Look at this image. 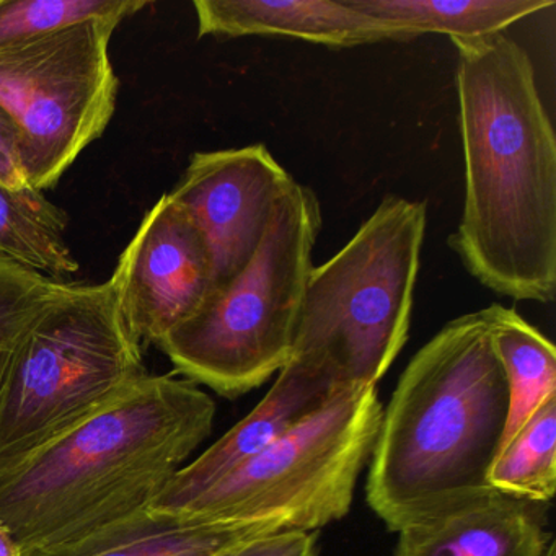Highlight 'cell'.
<instances>
[{
  "instance_id": "obj_1",
  "label": "cell",
  "mask_w": 556,
  "mask_h": 556,
  "mask_svg": "<svg viewBox=\"0 0 556 556\" xmlns=\"http://www.w3.org/2000/svg\"><path fill=\"white\" fill-rule=\"evenodd\" d=\"M452 43L465 203L448 243L484 288L546 304L556 291V139L535 70L504 34Z\"/></svg>"
},
{
  "instance_id": "obj_24",
  "label": "cell",
  "mask_w": 556,
  "mask_h": 556,
  "mask_svg": "<svg viewBox=\"0 0 556 556\" xmlns=\"http://www.w3.org/2000/svg\"><path fill=\"white\" fill-rule=\"evenodd\" d=\"M546 556H556V545L553 543L552 546H549L548 553H546Z\"/></svg>"
},
{
  "instance_id": "obj_12",
  "label": "cell",
  "mask_w": 556,
  "mask_h": 556,
  "mask_svg": "<svg viewBox=\"0 0 556 556\" xmlns=\"http://www.w3.org/2000/svg\"><path fill=\"white\" fill-rule=\"evenodd\" d=\"M553 543L543 504L490 488L406 523L393 556H546Z\"/></svg>"
},
{
  "instance_id": "obj_15",
  "label": "cell",
  "mask_w": 556,
  "mask_h": 556,
  "mask_svg": "<svg viewBox=\"0 0 556 556\" xmlns=\"http://www.w3.org/2000/svg\"><path fill=\"white\" fill-rule=\"evenodd\" d=\"M357 11L392 25L409 41L425 34L473 40L553 8V0H350Z\"/></svg>"
},
{
  "instance_id": "obj_13",
  "label": "cell",
  "mask_w": 556,
  "mask_h": 556,
  "mask_svg": "<svg viewBox=\"0 0 556 556\" xmlns=\"http://www.w3.org/2000/svg\"><path fill=\"white\" fill-rule=\"evenodd\" d=\"M198 37H286L331 48L409 41L350 0H197Z\"/></svg>"
},
{
  "instance_id": "obj_20",
  "label": "cell",
  "mask_w": 556,
  "mask_h": 556,
  "mask_svg": "<svg viewBox=\"0 0 556 556\" xmlns=\"http://www.w3.org/2000/svg\"><path fill=\"white\" fill-rule=\"evenodd\" d=\"M63 285L0 256V392L25 334Z\"/></svg>"
},
{
  "instance_id": "obj_6",
  "label": "cell",
  "mask_w": 556,
  "mask_h": 556,
  "mask_svg": "<svg viewBox=\"0 0 556 556\" xmlns=\"http://www.w3.org/2000/svg\"><path fill=\"white\" fill-rule=\"evenodd\" d=\"M426 204L383 198L353 239L312 269L292 356L328 361L351 390L372 389L408 340Z\"/></svg>"
},
{
  "instance_id": "obj_21",
  "label": "cell",
  "mask_w": 556,
  "mask_h": 556,
  "mask_svg": "<svg viewBox=\"0 0 556 556\" xmlns=\"http://www.w3.org/2000/svg\"><path fill=\"white\" fill-rule=\"evenodd\" d=\"M213 556H317V533L276 530L233 543Z\"/></svg>"
},
{
  "instance_id": "obj_2",
  "label": "cell",
  "mask_w": 556,
  "mask_h": 556,
  "mask_svg": "<svg viewBox=\"0 0 556 556\" xmlns=\"http://www.w3.org/2000/svg\"><path fill=\"white\" fill-rule=\"evenodd\" d=\"M214 418L216 403L197 383L146 374L0 478V523L25 556L141 513L210 438Z\"/></svg>"
},
{
  "instance_id": "obj_17",
  "label": "cell",
  "mask_w": 556,
  "mask_h": 556,
  "mask_svg": "<svg viewBox=\"0 0 556 556\" xmlns=\"http://www.w3.org/2000/svg\"><path fill=\"white\" fill-rule=\"evenodd\" d=\"M70 216L35 188L0 184V256L56 281L80 269L66 239Z\"/></svg>"
},
{
  "instance_id": "obj_14",
  "label": "cell",
  "mask_w": 556,
  "mask_h": 556,
  "mask_svg": "<svg viewBox=\"0 0 556 556\" xmlns=\"http://www.w3.org/2000/svg\"><path fill=\"white\" fill-rule=\"evenodd\" d=\"M276 530L271 523L200 522L148 507L70 545L25 556H213Z\"/></svg>"
},
{
  "instance_id": "obj_5",
  "label": "cell",
  "mask_w": 556,
  "mask_h": 556,
  "mask_svg": "<svg viewBox=\"0 0 556 556\" xmlns=\"http://www.w3.org/2000/svg\"><path fill=\"white\" fill-rule=\"evenodd\" d=\"M148 372L110 281L64 282L25 334L0 392V478Z\"/></svg>"
},
{
  "instance_id": "obj_23",
  "label": "cell",
  "mask_w": 556,
  "mask_h": 556,
  "mask_svg": "<svg viewBox=\"0 0 556 556\" xmlns=\"http://www.w3.org/2000/svg\"><path fill=\"white\" fill-rule=\"evenodd\" d=\"M0 556H22L17 542L2 523H0Z\"/></svg>"
},
{
  "instance_id": "obj_4",
  "label": "cell",
  "mask_w": 556,
  "mask_h": 556,
  "mask_svg": "<svg viewBox=\"0 0 556 556\" xmlns=\"http://www.w3.org/2000/svg\"><path fill=\"white\" fill-rule=\"evenodd\" d=\"M320 227L317 194L292 181L249 265L157 344L178 374L236 399L289 363Z\"/></svg>"
},
{
  "instance_id": "obj_10",
  "label": "cell",
  "mask_w": 556,
  "mask_h": 556,
  "mask_svg": "<svg viewBox=\"0 0 556 556\" xmlns=\"http://www.w3.org/2000/svg\"><path fill=\"white\" fill-rule=\"evenodd\" d=\"M292 181L263 144L191 155L168 194L206 239L213 256L214 291L249 265L276 204Z\"/></svg>"
},
{
  "instance_id": "obj_11",
  "label": "cell",
  "mask_w": 556,
  "mask_h": 556,
  "mask_svg": "<svg viewBox=\"0 0 556 556\" xmlns=\"http://www.w3.org/2000/svg\"><path fill=\"white\" fill-rule=\"evenodd\" d=\"M344 392L359 390H351L328 361L312 354L292 356L252 413L197 460L181 467L149 509L178 516L230 471L317 415Z\"/></svg>"
},
{
  "instance_id": "obj_22",
  "label": "cell",
  "mask_w": 556,
  "mask_h": 556,
  "mask_svg": "<svg viewBox=\"0 0 556 556\" xmlns=\"http://www.w3.org/2000/svg\"><path fill=\"white\" fill-rule=\"evenodd\" d=\"M0 184L12 190L28 187L24 167H22L21 129L2 105H0Z\"/></svg>"
},
{
  "instance_id": "obj_19",
  "label": "cell",
  "mask_w": 556,
  "mask_h": 556,
  "mask_svg": "<svg viewBox=\"0 0 556 556\" xmlns=\"http://www.w3.org/2000/svg\"><path fill=\"white\" fill-rule=\"evenodd\" d=\"M148 0H0V48L25 43L89 21L125 22Z\"/></svg>"
},
{
  "instance_id": "obj_3",
  "label": "cell",
  "mask_w": 556,
  "mask_h": 556,
  "mask_svg": "<svg viewBox=\"0 0 556 556\" xmlns=\"http://www.w3.org/2000/svg\"><path fill=\"white\" fill-rule=\"evenodd\" d=\"M509 413L483 311L448 321L409 361L380 419L366 496L392 532L490 490Z\"/></svg>"
},
{
  "instance_id": "obj_9",
  "label": "cell",
  "mask_w": 556,
  "mask_h": 556,
  "mask_svg": "<svg viewBox=\"0 0 556 556\" xmlns=\"http://www.w3.org/2000/svg\"><path fill=\"white\" fill-rule=\"evenodd\" d=\"M110 285L136 340L155 346L190 320L213 294L210 247L170 194H162L146 214L119 256Z\"/></svg>"
},
{
  "instance_id": "obj_18",
  "label": "cell",
  "mask_w": 556,
  "mask_h": 556,
  "mask_svg": "<svg viewBox=\"0 0 556 556\" xmlns=\"http://www.w3.org/2000/svg\"><path fill=\"white\" fill-rule=\"evenodd\" d=\"M493 490L516 500L548 504L556 490V399L536 409L500 448L488 471Z\"/></svg>"
},
{
  "instance_id": "obj_16",
  "label": "cell",
  "mask_w": 556,
  "mask_h": 556,
  "mask_svg": "<svg viewBox=\"0 0 556 556\" xmlns=\"http://www.w3.org/2000/svg\"><path fill=\"white\" fill-rule=\"evenodd\" d=\"M484 314L509 387L503 447L536 409L556 399V351L552 341L514 308L494 304L484 308Z\"/></svg>"
},
{
  "instance_id": "obj_8",
  "label": "cell",
  "mask_w": 556,
  "mask_h": 556,
  "mask_svg": "<svg viewBox=\"0 0 556 556\" xmlns=\"http://www.w3.org/2000/svg\"><path fill=\"white\" fill-rule=\"evenodd\" d=\"M119 25L89 21L0 48V105L21 129L28 187H56L109 128L119 93L110 41Z\"/></svg>"
},
{
  "instance_id": "obj_7",
  "label": "cell",
  "mask_w": 556,
  "mask_h": 556,
  "mask_svg": "<svg viewBox=\"0 0 556 556\" xmlns=\"http://www.w3.org/2000/svg\"><path fill=\"white\" fill-rule=\"evenodd\" d=\"M376 387L344 392L230 471L178 517L315 532L350 513L382 419Z\"/></svg>"
}]
</instances>
